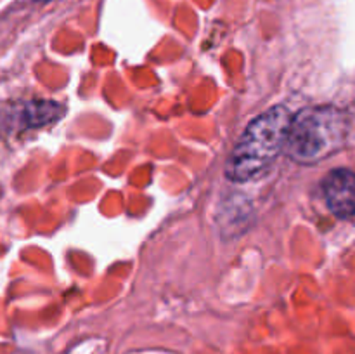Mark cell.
I'll return each mask as SVG.
<instances>
[{"label": "cell", "instance_id": "1", "mask_svg": "<svg viewBox=\"0 0 355 354\" xmlns=\"http://www.w3.org/2000/svg\"><path fill=\"white\" fill-rule=\"evenodd\" d=\"M290 121V110L281 104L257 117L236 142L225 163V176L232 183H246L260 176L284 149Z\"/></svg>", "mask_w": 355, "mask_h": 354}, {"label": "cell", "instance_id": "2", "mask_svg": "<svg viewBox=\"0 0 355 354\" xmlns=\"http://www.w3.org/2000/svg\"><path fill=\"white\" fill-rule=\"evenodd\" d=\"M349 134V117L333 106L305 108L291 117L284 149L298 163H318L338 151Z\"/></svg>", "mask_w": 355, "mask_h": 354}, {"label": "cell", "instance_id": "3", "mask_svg": "<svg viewBox=\"0 0 355 354\" xmlns=\"http://www.w3.org/2000/svg\"><path fill=\"white\" fill-rule=\"evenodd\" d=\"M62 115H64V108L54 101H24V103L14 104L2 111L0 125L12 132L31 130V128H40L54 124Z\"/></svg>", "mask_w": 355, "mask_h": 354}, {"label": "cell", "instance_id": "4", "mask_svg": "<svg viewBox=\"0 0 355 354\" xmlns=\"http://www.w3.org/2000/svg\"><path fill=\"white\" fill-rule=\"evenodd\" d=\"M322 194L336 217H352L355 214V172L350 169L331 170L322 180Z\"/></svg>", "mask_w": 355, "mask_h": 354}, {"label": "cell", "instance_id": "5", "mask_svg": "<svg viewBox=\"0 0 355 354\" xmlns=\"http://www.w3.org/2000/svg\"><path fill=\"white\" fill-rule=\"evenodd\" d=\"M37 2H49V0H37Z\"/></svg>", "mask_w": 355, "mask_h": 354}]
</instances>
